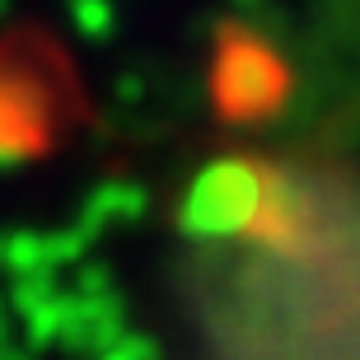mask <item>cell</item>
I'll use <instances>...</instances> for the list:
<instances>
[{
    "label": "cell",
    "instance_id": "6da1fadb",
    "mask_svg": "<svg viewBox=\"0 0 360 360\" xmlns=\"http://www.w3.org/2000/svg\"><path fill=\"white\" fill-rule=\"evenodd\" d=\"M290 94V66L253 28H229L215 47L211 98L225 122H262Z\"/></svg>",
    "mask_w": 360,
    "mask_h": 360
},
{
    "label": "cell",
    "instance_id": "7a4b0ae2",
    "mask_svg": "<svg viewBox=\"0 0 360 360\" xmlns=\"http://www.w3.org/2000/svg\"><path fill=\"white\" fill-rule=\"evenodd\" d=\"M271 174L257 160H215L187 187L178 225L197 239H234L253 234L257 215L267 206Z\"/></svg>",
    "mask_w": 360,
    "mask_h": 360
},
{
    "label": "cell",
    "instance_id": "3957f363",
    "mask_svg": "<svg viewBox=\"0 0 360 360\" xmlns=\"http://www.w3.org/2000/svg\"><path fill=\"white\" fill-rule=\"evenodd\" d=\"M127 333H131L127 328V304H122L117 290H103V295L66 290V300H61V337H56L61 351H70V356H103Z\"/></svg>",
    "mask_w": 360,
    "mask_h": 360
},
{
    "label": "cell",
    "instance_id": "277c9868",
    "mask_svg": "<svg viewBox=\"0 0 360 360\" xmlns=\"http://www.w3.org/2000/svg\"><path fill=\"white\" fill-rule=\"evenodd\" d=\"M146 206H150L146 187H136V183H103V187H94L89 201H84L80 229H89L94 239H98V229H108V225H131V220H141Z\"/></svg>",
    "mask_w": 360,
    "mask_h": 360
},
{
    "label": "cell",
    "instance_id": "5b68a950",
    "mask_svg": "<svg viewBox=\"0 0 360 360\" xmlns=\"http://www.w3.org/2000/svg\"><path fill=\"white\" fill-rule=\"evenodd\" d=\"M94 360H160V347H155V337H146V333H127Z\"/></svg>",
    "mask_w": 360,
    "mask_h": 360
}]
</instances>
